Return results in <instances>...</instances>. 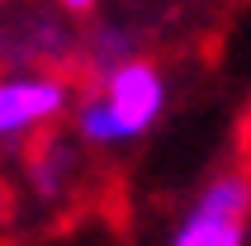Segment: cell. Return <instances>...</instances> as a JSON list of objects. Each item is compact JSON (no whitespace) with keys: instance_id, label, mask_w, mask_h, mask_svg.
<instances>
[{"instance_id":"1","label":"cell","mask_w":251,"mask_h":246,"mask_svg":"<svg viewBox=\"0 0 251 246\" xmlns=\"http://www.w3.org/2000/svg\"><path fill=\"white\" fill-rule=\"evenodd\" d=\"M166 114V76L156 62L133 57L100 76V85L76 104V137L90 147H124L152 133Z\"/></svg>"},{"instance_id":"2","label":"cell","mask_w":251,"mask_h":246,"mask_svg":"<svg viewBox=\"0 0 251 246\" xmlns=\"http://www.w3.org/2000/svg\"><path fill=\"white\" fill-rule=\"evenodd\" d=\"M251 218V180L247 175H218L209 180L180 227L171 232V246H247Z\"/></svg>"},{"instance_id":"3","label":"cell","mask_w":251,"mask_h":246,"mask_svg":"<svg viewBox=\"0 0 251 246\" xmlns=\"http://www.w3.org/2000/svg\"><path fill=\"white\" fill-rule=\"evenodd\" d=\"M67 109V81L48 71L28 76H0V142L38 133Z\"/></svg>"},{"instance_id":"4","label":"cell","mask_w":251,"mask_h":246,"mask_svg":"<svg viewBox=\"0 0 251 246\" xmlns=\"http://www.w3.org/2000/svg\"><path fill=\"white\" fill-rule=\"evenodd\" d=\"M90 57H95V71L104 76V71H114V67H124V62H133V57H142L138 52V38L128 33V28H119V24H104L90 38Z\"/></svg>"},{"instance_id":"5","label":"cell","mask_w":251,"mask_h":246,"mask_svg":"<svg viewBox=\"0 0 251 246\" xmlns=\"http://www.w3.org/2000/svg\"><path fill=\"white\" fill-rule=\"evenodd\" d=\"M62 156H67L62 147H48V161L33 166V180H38V190H43V194H57V175H62L57 166H62Z\"/></svg>"},{"instance_id":"6","label":"cell","mask_w":251,"mask_h":246,"mask_svg":"<svg viewBox=\"0 0 251 246\" xmlns=\"http://www.w3.org/2000/svg\"><path fill=\"white\" fill-rule=\"evenodd\" d=\"M57 5H62L67 14H90L95 10V0H57Z\"/></svg>"}]
</instances>
